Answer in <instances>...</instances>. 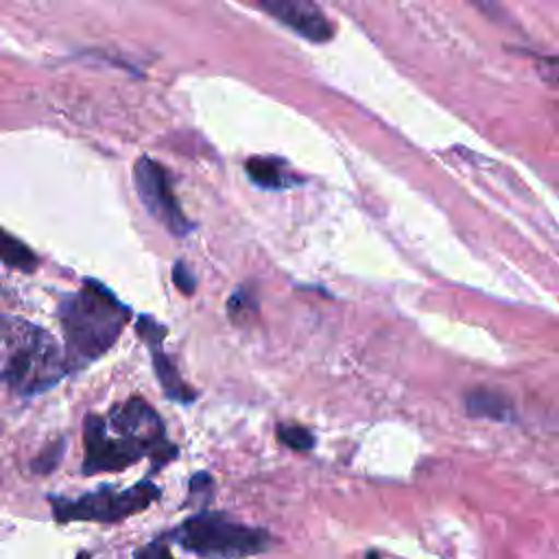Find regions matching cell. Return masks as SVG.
Masks as SVG:
<instances>
[{
  "instance_id": "cell-1",
  "label": "cell",
  "mask_w": 559,
  "mask_h": 559,
  "mask_svg": "<svg viewBox=\"0 0 559 559\" xmlns=\"http://www.w3.org/2000/svg\"><path fill=\"white\" fill-rule=\"evenodd\" d=\"M131 310L100 282L85 280L59 304L68 369H83L103 356L120 336Z\"/></svg>"
},
{
  "instance_id": "cell-2",
  "label": "cell",
  "mask_w": 559,
  "mask_h": 559,
  "mask_svg": "<svg viewBox=\"0 0 559 559\" xmlns=\"http://www.w3.org/2000/svg\"><path fill=\"white\" fill-rule=\"evenodd\" d=\"M66 369V354L46 330L20 319H0V380L13 391L41 393Z\"/></svg>"
},
{
  "instance_id": "cell-3",
  "label": "cell",
  "mask_w": 559,
  "mask_h": 559,
  "mask_svg": "<svg viewBox=\"0 0 559 559\" xmlns=\"http://www.w3.org/2000/svg\"><path fill=\"white\" fill-rule=\"evenodd\" d=\"M173 539L188 552L201 557H245L269 548L271 537L260 531L229 520L223 513H197L188 518Z\"/></svg>"
},
{
  "instance_id": "cell-4",
  "label": "cell",
  "mask_w": 559,
  "mask_h": 559,
  "mask_svg": "<svg viewBox=\"0 0 559 559\" xmlns=\"http://www.w3.org/2000/svg\"><path fill=\"white\" fill-rule=\"evenodd\" d=\"M159 498V489L142 480L129 489L100 487L96 491L83 493L74 500L52 498V515L57 522H120L133 513L144 511Z\"/></svg>"
},
{
  "instance_id": "cell-5",
  "label": "cell",
  "mask_w": 559,
  "mask_h": 559,
  "mask_svg": "<svg viewBox=\"0 0 559 559\" xmlns=\"http://www.w3.org/2000/svg\"><path fill=\"white\" fill-rule=\"evenodd\" d=\"M107 426L118 432L124 441L138 448L144 456L155 459V467L170 461L177 448L166 439V428L162 417L144 400L131 397L109 411Z\"/></svg>"
},
{
  "instance_id": "cell-6",
  "label": "cell",
  "mask_w": 559,
  "mask_h": 559,
  "mask_svg": "<svg viewBox=\"0 0 559 559\" xmlns=\"http://www.w3.org/2000/svg\"><path fill=\"white\" fill-rule=\"evenodd\" d=\"M133 181L142 205L157 223H162L175 236H186L192 231L194 225L181 212V205L173 194L168 173L155 159L146 155L140 157L133 166Z\"/></svg>"
},
{
  "instance_id": "cell-7",
  "label": "cell",
  "mask_w": 559,
  "mask_h": 559,
  "mask_svg": "<svg viewBox=\"0 0 559 559\" xmlns=\"http://www.w3.org/2000/svg\"><path fill=\"white\" fill-rule=\"evenodd\" d=\"M83 474L96 472H120L133 463H138L144 454L124 441L118 432H114L105 417L87 415L83 424Z\"/></svg>"
},
{
  "instance_id": "cell-8",
  "label": "cell",
  "mask_w": 559,
  "mask_h": 559,
  "mask_svg": "<svg viewBox=\"0 0 559 559\" xmlns=\"http://www.w3.org/2000/svg\"><path fill=\"white\" fill-rule=\"evenodd\" d=\"M266 13L314 44L332 39L334 28L314 0H255Z\"/></svg>"
},
{
  "instance_id": "cell-9",
  "label": "cell",
  "mask_w": 559,
  "mask_h": 559,
  "mask_svg": "<svg viewBox=\"0 0 559 559\" xmlns=\"http://www.w3.org/2000/svg\"><path fill=\"white\" fill-rule=\"evenodd\" d=\"M135 330L138 334L142 336V341L151 347V354H153V367H155V376L159 378L162 382V389L164 393L175 400V402H181V404H190L194 400V391H190L186 386V382L179 378L177 369L173 367L170 358L164 354L162 349V338H164V328L159 323H155L151 317H140L138 323H135Z\"/></svg>"
},
{
  "instance_id": "cell-10",
  "label": "cell",
  "mask_w": 559,
  "mask_h": 559,
  "mask_svg": "<svg viewBox=\"0 0 559 559\" xmlns=\"http://www.w3.org/2000/svg\"><path fill=\"white\" fill-rule=\"evenodd\" d=\"M245 170L255 186L266 190H284L301 183V179L288 173L286 164L275 157H251L245 164Z\"/></svg>"
},
{
  "instance_id": "cell-11",
  "label": "cell",
  "mask_w": 559,
  "mask_h": 559,
  "mask_svg": "<svg viewBox=\"0 0 559 559\" xmlns=\"http://www.w3.org/2000/svg\"><path fill=\"white\" fill-rule=\"evenodd\" d=\"M467 413L504 421L507 417H511V404L507 397L493 391H474L467 395Z\"/></svg>"
},
{
  "instance_id": "cell-12",
  "label": "cell",
  "mask_w": 559,
  "mask_h": 559,
  "mask_svg": "<svg viewBox=\"0 0 559 559\" xmlns=\"http://www.w3.org/2000/svg\"><path fill=\"white\" fill-rule=\"evenodd\" d=\"M0 260L20 271L37 269V255L24 242H20L15 236L7 234L2 227H0Z\"/></svg>"
},
{
  "instance_id": "cell-13",
  "label": "cell",
  "mask_w": 559,
  "mask_h": 559,
  "mask_svg": "<svg viewBox=\"0 0 559 559\" xmlns=\"http://www.w3.org/2000/svg\"><path fill=\"white\" fill-rule=\"evenodd\" d=\"M277 439L299 452H306L314 445V439L310 435V430L301 428V426H277Z\"/></svg>"
},
{
  "instance_id": "cell-14",
  "label": "cell",
  "mask_w": 559,
  "mask_h": 559,
  "mask_svg": "<svg viewBox=\"0 0 559 559\" xmlns=\"http://www.w3.org/2000/svg\"><path fill=\"white\" fill-rule=\"evenodd\" d=\"M227 310H229V314H231L234 321H240L242 317H249V314L255 312V299H253L251 293H247V286L238 288V290L231 295V299H229V304H227Z\"/></svg>"
},
{
  "instance_id": "cell-15",
  "label": "cell",
  "mask_w": 559,
  "mask_h": 559,
  "mask_svg": "<svg viewBox=\"0 0 559 559\" xmlns=\"http://www.w3.org/2000/svg\"><path fill=\"white\" fill-rule=\"evenodd\" d=\"M173 277H175V284L181 293L186 295H192L194 288H197V277L194 273L190 271V266L183 262V260H177L175 269H173Z\"/></svg>"
},
{
  "instance_id": "cell-16",
  "label": "cell",
  "mask_w": 559,
  "mask_h": 559,
  "mask_svg": "<svg viewBox=\"0 0 559 559\" xmlns=\"http://www.w3.org/2000/svg\"><path fill=\"white\" fill-rule=\"evenodd\" d=\"M469 2L476 4L478 11H483V13H485L487 17H491V20L502 17V7H500L498 0H469Z\"/></svg>"
},
{
  "instance_id": "cell-17",
  "label": "cell",
  "mask_w": 559,
  "mask_h": 559,
  "mask_svg": "<svg viewBox=\"0 0 559 559\" xmlns=\"http://www.w3.org/2000/svg\"><path fill=\"white\" fill-rule=\"evenodd\" d=\"M61 450H63V441H57V443L52 445V450H50L48 454H44L41 459H52V461H59V454H61ZM41 463H44V461H41ZM37 469H39V472H46V469H50V465H46V463H44V465H39Z\"/></svg>"
}]
</instances>
